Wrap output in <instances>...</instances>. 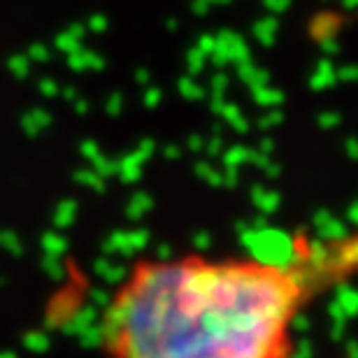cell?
I'll use <instances>...</instances> for the list:
<instances>
[{"label":"cell","mask_w":358,"mask_h":358,"mask_svg":"<svg viewBox=\"0 0 358 358\" xmlns=\"http://www.w3.org/2000/svg\"><path fill=\"white\" fill-rule=\"evenodd\" d=\"M298 268L261 259H142L103 312L107 358H291Z\"/></svg>","instance_id":"obj_1"}]
</instances>
